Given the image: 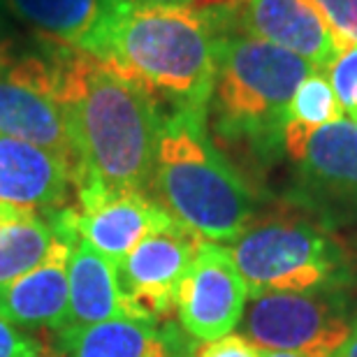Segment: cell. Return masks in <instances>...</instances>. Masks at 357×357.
Listing matches in <instances>:
<instances>
[{"mask_svg": "<svg viewBox=\"0 0 357 357\" xmlns=\"http://www.w3.org/2000/svg\"><path fill=\"white\" fill-rule=\"evenodd\" d=\"M12 47H14V38H12L10 28H7L5 17L0 14V66H3V63H7L14 56L12 54Z\"/></svg>", "mask_w": 357, "mask_h": 357, "instance_id": "d4e9b609", "label": "cell"}, {"mask_svg": "<svg viewBox=\"0 0 357 357\" xmlns=\"http://www.w3.org/2000/svg\"><path fill=\"white\" fill-rule=\"evenodd\" d=\"M0 357H49V351L28 330L0 318Z\"/></svg>", "mask_w": 357, "mask_h": 357, "instance_id": "7402d4cb", "label": "cell"}, {"mask_svg": "<svg viewBox=\"0 0 357 357\" xmlns=\"http://www.w3.org/2000/svg\"><path fill=\"white\" fill-rule=\"evenodd\" d=\"M353 318L339 288H323L251 297L239 325L241 337L258 351L332 357L351 332Z\"/></svg>", "mask_w": 357, "mask_h": 357, "instance_id": "52a82bcc", "label": "cell"}, {"mask_svg": "<svg viewBox=\"0 0 357 357\" xmlns=\"http://www.w3.org/2000/svg\"><path fill=\"white\" fill-rule=\"evenodd\" d=\"M230 14L237 31L302 56L318 70H327L344 49L316 0H239Z\"/></svg>", "mask_w": 357, "mask_h": 357, "instance_id": "7c38bea8", "label": "cell"}, {"mask_svg": "<svg viewBox=\"0 0 357 357\" xmlns=\"http://www.w3.org/2000/svg\"><path fill=\"white\" fill-rule=\"evenodd\" d=\"M68 281L70 306L66 327L105 320H158L123 290L119 267L79 237L70 244Z\"/></svg>", "mask_w": 357, "mask_h": 357, "instance_id": "2e32d148", "label": "cell"}, {"mask_svg": "<svg viewBox=\"0 0 357 357\" xmlns=\"http://www.w3.org/2000/svg\"><path fill=\"white\" fill-rule=\"evenodd\" d=\"M248 285L225 244L204 239L176 295L181 330L195 341L232 334L248 306Z\"/></svg>", "mask_w": 357, "mask_h": 357, "instance_id": "9c48e42d", "label": "cell"}, {"mask_svg": "<svg viewBox=\"0 0 357 357\" xmlns=\"http://www.w3.org/2000/svg\"><path fill=\"white\" fill-rule=\"evenodd\" d=\"M135 5L149 7H181V10H202V7H220L232 12L239 5V0H130Z\"/></svg>", "mask_w": 357, "mask_h": 357, "instance_id": "cb8c5ba5", "label": "cell"}, {"mask_svg": "<svg viewBox=\"0 0 357 357\" xmlns=\"http://www.w3.org/2000/svg\"><path fill=\"white\" fill-rule=\"evenodd\" d=\"M316 5L341 45H357V0H316Z\"/></svg>", "mask_w": 357, "mask_h": 357, "instance_id": "44dd1931", "label": "cell"}, {"mask_svg": "<svg viewBox=\"0 0 357 357\" xmlns=\"http://www.w3.org/2000/svg\"><path fill=\"white\" fill-rule=\"evenodd\" d=\"M59 100L75 149V192H146L162 128L146 89L91 54L56 47Z\"/></svg>", "mask_w": 357, "mask_h": 357, "instance_id": "6da1fadb", "label": "cell"}, {"mask_svg": "<svg viewBox=\"0 0 357 357\" xmlns=\"http://www.w3.org/2000/svg\"><path fill=\"white\" fill-rule=\"evenodd\" d=\"M116 0H0V14L56 47L86 52Z\"/></svg>", "mask_w": 357, "mask_h": 357, "instance_id": "e0dca14e", "label": "cell"}, {"mask_svg": "<svg viewBox=\"0 0 357 357\" xmlns=\"http://www.w3.org/2000/svg\"><path fill=\"white\" fill-rule=\"evenodd\" d=\"M63 357H192L195 346L167 320H105L56 332Z\"/></svg>", "mask_w": 357, "mask_h": 357, "instance_id": "5bb4252c", "label": "cell"}, {"mask_svg": "<svg viewBox=\"0 0 357 357\" xmlns=\"http://www.w3.org/2000/svg\"><path fill=\"white\" fill-rule=\"evenodd\" d=\"M12 209H17V206H5V204H0V220H3Z\"/></svg>", "mask_w": 357, "mask_h": 357, "instance_id": "83f0119b", "label": "cell"}, {"mask_svg": "<svg viewBox=\"0 0 357 357\" xmlns=\"http://www.w3.org/2000/svg\"><path fill=\"white\" fill-rule=\"evenodd\" d=\"M260 357H304L297 353H278V351H260Z\"/></svg>", "mask_w": 357, "mask_h": 357, "instance_id": "4316f807", "label": "cell"}, {"mask_svg": "<svg viewBox=\"0 0 357 357\" xmlns=\"http://www.w3.org/2000/svg\"><path fill=\"white\" fill-rule=\"evenodd\" d=\"M225 246L251 297L339 288L346 274L339 246L327 230L306 218L251 223Z\"/></svg>", "mask_w": 357, "mask_h": 357, "instance_id": "5b68a950", "label": "cell"}, {"mask_svg": "<svg viewBox=\"0 0 357 357\" xmlns=\"http://www.w3.org/2000/svg\"><path fill=\"white\" fill-rule=\"evenodd\" d=\"M192 357H260V351L241 334L232 332L220 339L197 344Z\"/></svg>", "mask_w": 357, "mask_h": 357, "instance_id": "603a6c76", "label": "cell"}, {"mask_svg": "<svg viewBox=\"0 0 357 357\" xmlns=\"http://www.w3.org/2000/svg\"><path fill=\"white\" fill-rule=\"evenodd\" d=\"M77 237H59L38 267L0 285V318L21 330H54L68 325L70 244Z\"/></svg>", "mask_w": 357, "mask_h": 357, "instance_id": "9a60e30c", "label": "cell"}, {"mask_svg": "<svg viewBox=\"0 0 357 357\" xmlns=\"http://www.w3.org/2000/svg\"><path fill=\"white\" fill-rule=\"evenodd\" d=\"M234 28L220 7L181 10L116 0L84 54L130 77L174 109L209 114L218 54Z\"/></svg>", "mask_w": 357, "mask_h": 357, "instance_id": "7a4b0ae2", "label": "cell"}, {"mask_svg": "<svg viewBox=\"0 0 357 357\" xmlns=\"http://www.w3.org/2000/svg\"><path fill=\"white\" fill-rule=\"evenodd\" d=\"M344 114L346 112L327 79L325 70H313L299 84L290 102L288 123H285L283 132V155L288 158V155L297 153L318 128L344 119Z\"/></svg>", "mask_w": 357, "mask_h": 357, "instance_id": "d6986e66", "label": "cell"}, {"mask_svg": "<svg viewBox=\"0 0 357 357\" xmlns=\"http://www.w3.org/2000/svg\"><path fill=\"white\" fill-rule=\"evenodd\" d=\"M283 197L323 230L357 225V123L339 119L318 128L297 153Z\"/></svg>", "mask_w": 357, "mask_h": 357, "instance_id": "8992f818", "label": "cell"}, {"mask_svg": "<svg viewBox=\"0 0 357 357\" xmlns=\"http://www.w3.org/2000/svg\"><path fill=\"white\" fill-rule=\"evenodd\" d=\"M313 68L269 42L232 28L218 54L209 112L218 137L244 144L260 162L283 155L290 102Z\"/></svg>", "mask_w": 357, "mask_h": 357, "instance_id": "277c9868", "label": "cell"}, {"mask_svg": "<svg viewBox=\"0 0 357 357\" xmlns=\"http://www.w3.org/2000/svg\"><path fill=\"white\" fill-rule=\"evenodd\" d=\"M75 172L66 160L28 142L0 137V204L52 213L73 204Z\"/></svg>", "mask_w": 357, "mask_h": 357, "instance_id": "4fadbf2b", "label": "cell"}, {"mask_svg": "<svg viewBox=\"0 0 357 357\" xmlns=\"http://www.w3.org/2000/svg\"><path fill=\"white\" fill-rule=\"evenodd\" d=\"M56 239L59 234L49 213L12 209L0 220V285L38 267Z\"/></svg>", "mask_w": 357, "mask_h": 357, "instance_id": "ac0fdd59", "label": "cell"}, {"mask_svg": "<svg viewBox=\"0 0 357 357\" xmlns=\"http://www.w3.org/2000/svg\"><path fill=\"white\" fill-rule=\"evenodd\" d=\"M351 119H353L355 123H357V105H355V109H353V114H351Z\"/></svg>", "mask_w": 357, "mask_h": 357, "instance_id": "f1b7e54d", "label": "cell"}, {"mask_svg": "<svg viewBox=\"0 0 357 357\" xmlns=\"http://www.w3.org/2000/svg\"><path fill=\"white\" fill-rule=\"evenodd\" d=\"M206 112L162 116L151 197L199 237L230 244L253 223L258 202L206 130Z\"/></svg>", "mask_w": 357, "mask_h": 357, "instance_id": "3957f363", "label": "cell"}, {"mask_svg": "<svg viewBox=\"0 0 357 357\" xmlns=\"http://www.w3.org/2000/svg\"><path fill=\"white\" fill-rule=\"evenodd\" d=\"M204 237L174 218L155 230L119 265L123 290L153 318L176 311V295Z\"/></svg>", "mask_w": 357, "mask_h": 357, "instance_id": "8fae6325", "label": "cell"}, {"mask_svg": "<svg viewBox=\"0 0 357 357\" xmlns=\"http://www.w3.org/2000/svg\"><path fill=\"white\" fill-rule=\"evenodd\" d=\"M344 112L351 116L357 105V45H348L325 70Z\"/></svg>", "mask_w": 357, "mask_h": 357, "instance_id": "ffe728a7", "label": "cell"}, {"mask_svg": "<svg viewBox=\"0 0 357 357\" xmlns=\"http://www.w3.org/2000/svg\"><path fill=\"white\" fill-rule=\"evenodd\" d=\"M332 357H357V311H355V318H353V325H351V332H348L346 341L341 344V348Z\"/></svg>", "mask_w": 357, "mask_h": 357, "instance_id": "484cf974", "label": "cell"}, {"mask_svg": "<svg viewBox=\"0 0 357 357\" xmlns=\"http://www.w3.org/2000/svg\"><path fill=\"white\" fill-rule=\"evenodd\" d=\"M0 137L47 149L77 169L52 54L12 56L0 66Z\"/></svg>", "mask_w": 357, "mask_h": 357, "instance_id": "ba28073f", "label": "cell"}, {"mask_svg": "<svg viewBox=\"0 0 357 357\" xmlns=\"http://www.w3.org/2000/svg\"><path fill=\"white\" fill-rule=\"evenodd\" d=\"M75 230L114 265H121L149 234L172 223L174 216L146 192L77 190Z\"/></svg>", "mask_w": 357, "mask_h": 357, "instance_id": "30bf717a", "label": "cell"}]
</instances>
